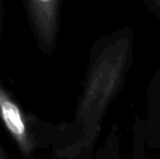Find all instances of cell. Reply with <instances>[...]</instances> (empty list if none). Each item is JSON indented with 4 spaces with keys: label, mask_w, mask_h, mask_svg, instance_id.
I'll return each mask as SVG.
<instances>
[{
    "label": "cell",
    "mask_w": 160,
    "mask_h": 159,
    "mask_svg": "<svg viewBox=\"0 0 160 159\" xmlns=\"http://www.w3.org/2000/svg\"><path fill=\"white\" fill-rule=\"evenodd\" d=\"M134 32L121 27L94 45L84 88L67 140L58 154L78 158L89 154L101 130L103 118L123 87L133 60Z\"/></svg>",
    "instance_id": "6da1fadb"
},
{
    "label": "cell",
    "mask_w": 160,
    "mask_h": 159,
    "mask_svg": "<svg viewBox=\"0 0 160 159\" xmlns=\"http://www.w3.org/2000/svg\"><path fill=\"white\" fill-rule=\"evenodd\" d=\"M144 145L160 152V67L148 83L145 116L134 125V152Z\"/></svg>",
    "instance_id": "7a4b0ae2"
},
{
    "label": "cell",
    "mask_w": 160,
    "mask_h": 159,
    "mask_svg": "<svg viewBox=\"0 0 160 159\" xmlns=\"http://www.w3.org/2000/svg\"><path fill=\"white\" fill-rule=\"evenodd\" d=\"M0 118L4 127L25 157L32 155L34 142L28 129V123L19 105L12 99L0 84Z\"/></svg>",
    "instance_id": "3957f363"
},
{
    "label": "cell",
    "mask_w": 160,
    "mask_h": 159,
    "mask_svg": "<svg viewBox=\"0 0 160 159\" xmlns=\"http://www.w3.org/2000/svg\"><path fill=\"white\" fill-rule=\"evenodd\" d=\"M59 0H30L33 22L40 42L46 47L55 46Z\"/></svg>",
    "instance_id": "277c9868"
},
{
    "label": "cell",
    "mask_w": 160,
    "mask_h": 159,
    "mask_svg": "<svg viewBox=\"0 0 160 159\" xmlns=\"http://www.w3.org/2000/svg\"><path fill=\"white\" fill-rule=\"evenodd\" d=\"M144 2L148 10L160 19V0H144Z\"/></svg>",
    "instance_id": "5b68a950"
},
{
    "label": "cell",
    "mask_w": 160,
    "mask_h": 159,
    "mask_svg": "<svg viewBox=\"0 0 160 159\" xmlns=\"http://www.w3.org/2000/svg\"><path fill=\"white\" fill-rule=\"evenodd\" d=\"M6 157H7V155L3 153V151L0 148V158H6Z\"/></svg>",
    "instance_id": "8992f818"
}]
</instances>
